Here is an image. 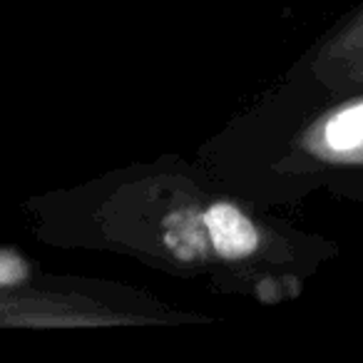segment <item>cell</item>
Wrapping results in <instances>:
<instances>
[{
  "label": "cell",
  "instance_id": "6da1fadb",
  "mask_svg": "<svg viewBox=\"0 0 363 363\" xmlns=\"http://www.w3.org/2000/svg\"><path fill=\"white\" fill-rule=\"evenodd\" d=\"M43 244L115 254L262 306L291 303L341 254L338 242L252 202L202 160L162 155L23 204Z\"/></svg>",
  "mask_w": 363,
  "mask_h": 363
},
{
  "label": "cell",
  "instance_id": "7a4b0ae2",
  "mask_svg": "<svg viewBox=\"0 0 363 363\" xmlns=\"http://www.w3.org/2000/svg\"><path fill=\"white\" fill-rule=\"evenodd\" d=\"M197 160L274 212L313 197L363 202V85L323 90L281 75L207 137Z\"/></svg>",
  "mask_w": 363,
  "mask_h": 363
},
{
  "label": "cell",
  "instance_id": "3957f363",
  "mask_svg": "<svg viewBox=\"0 0 363 363\" xmlns=\"http://www.w3.org/2000/svg\"><path fill=\"white\" fill-rule=\"evenodd\" d=\"M209 316L182 311L145 289L105 279L48 274L18 249L0 254V326L3 328H92V326H182Z\"/></svg>",
  "mask_w": 363,
  "mask_h": 363
},
{
  "label": "cell",
  "instance_id": "277c9868",
  "mask_svg": "<svg viewBox=\"0 0 363 363\" xmlns=\"http://www.w3.org/2000/svg\"><path fill=\"white\" fill-rule=\"evenodd\" d=\"M291 80L323 90H348L363 85V0L338 18L298 60L284 72Z\"/></svg>",
  "mask_w": 363,
  "mask_h": 363
}]
</instances>
